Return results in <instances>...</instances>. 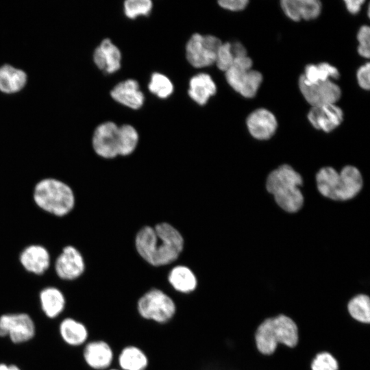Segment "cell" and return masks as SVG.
<instances>
[{"label": "cell", "mask_w": 370, "mask_h": 370, "mask_svg": "<svg viewBox=\"0 0 370 370\" xmlns=\"http://www.w3.org/2000/svg\"><path fill=\"white\" fill-rule=\"evenodd\" d=\"M153 3L150 0H127L123 3L124 14L130 19L150 14Z\"/></svg>", "instance_id": "cell-29"}, {"label": "cell", "mask_w": 370, "mask_h": 370, "mask_svg": "<svg viewBox=\"0 0 370 370\" xmlns=\"http://www.w3.org/2000/svg\"><path fill=\"white\" fill-rule=\"evenodd\" d=\"M32 199L39 209L60 218L69 215L75 206V193L71 186L53 177L42 178L36 183Z\"/></svg>", "instance_id": "cell-2"}, {"label": "cell", "mask_w": 370, "mask_h": 370, "mask_svg": "<svg viewBox=\"0 0 370 370\" xmlns=\"http://www.w3.org/2000/svg\"><path fill=\"white\" fill-rule=\"evenodd\" d=\"M138 254L153 267L165 266L175 261L183 250L184 238L180 232L167 223L154 227L145 226L135 238Z\"/></svg>", "instance_id": "cell-1"}, {"label": "cell", "mask_w": 370, "mask_h": 370, "mask_svg": "<svg viewBox=\"0 0 370 370\" xmlns=\"http://www.w3.org/2000/svg\"><path fill=\"white\" fill-rule=\"evenodd\" d=\"M251 59L246 56L236 58L232 65L225 72L227 84L238 92L241 84L247 73L251 69Z\"/></svg>", "instance_id": "cell-25"}, {"label": "cell", "mask_w": 370, "mask_h": 370, "mask_svg": "<svg viewBox=\"0 0 370 370\" xmlns=\"http://www.w3.org/2000/svg\"><path fill=\"white\" fill-rule=\"evenodd\" d=\"M369 69L370 64L367 62L359 68L356 74L359 86L365 90H369L370 87Z\"/></svg>", "instance_id": "cell-35"}, {"label": "cell", "mask_w": 370, "mask_h": 370, "mask_svg": "<svg viewBox=\"0 0 370 370\" xmlns=\"http://www.w3.org/2000/svg\"><path fill=\"white\" fill-rule=\"evenodd\" d=\"M35 334V325L25 313L5 314L0 317V336H9L14 343L32 339Z\"/></svg>", "instance_id": "cell-9"}, {"label": "cell", "mask_w": 370, "mask_h": 370, "mask_svg": "<svg viewBox=\"0 0 370 370\" xmlns=\"http://www.w3.org/2000/svg\"><path fill=\"white\" fill-rule=\"evenodd\" d=\"M54 269L56 275L64 280H74L81 277L86 269L84 256L75 246L67 245L57 256Z\"/></svg>", "instance_id": "cell-11"}, {"label": "cell", "mask_w": 370, "mask_h": 370, "mask_svg": "<svg viewBox=\"0 0 370 370\" xmlns=\"http://www.w3.org/2000/svg\"><path fill=\"white\" fill-rule=\"evenodd\" d=\"M95 153L103 158L111 159L119 156V126L112 121L98 125L92 136Z\"/></svg>", "instance_id": "cell-10"}, {"label": "cell", "mask_w": 370, "mask_h": 370, "mask_svg": "<svg viewBox=\"0 0 370 370\" xmlns=\"http://www.w3.org/2000/svg\"><path fill=\"white\" fill-rule=\"evenodd\" d=\"M117 367L122 370H147L149 358L140 347L130 344L123 347L116 356Z\"/></svg>", "instance_id": "cell-20"}, {"label": "cell", "mask_w": 370, "mask_h": 370, "mask_svg": "<svg viewBox=\"0 0 370 370\" xmlns=\"http://www.w3.org/2000/svg\"><path fill=\"white\" fill-rule=\"evenodd\" d=\"M281 7L284 14L294 21L314 19L321 12V3L318 0H282Z\"/></svg>", "instance_id": "cell-19"}, {"label": "cell", "mask_w": 370, "mask_h": 370, "mask_svg": "<svg viewBox=\"0 0 370 370\" xmlns=\"http://www.w3.org/2000/svg\"><path fill=\"white\" fill-rule=\"evenodd\" d=\"M150 92L160 99H167L173 92V84L170 79L165 75L155 72L153 73L148 84Z\"/></svg>", "instance_id": "cell-28"}, {"label": "cell", "mask_w": 370, "mask_h": 370, "mask_svg": "<svg viewBox=\"0 0 370 370\" xmlns=\"http://www.w3.org/2000/svg\"><path fill=\"white\" fill-rule=\"evenodd\" d=\"M216 93L217 85L209 74L199 73L190 79L188 95L198 105H206Z\"/></svg>", "instance_id": "cell-21"}, {"label": "cell", "mask_w": 370, "mask_h": 370, "mask_svg": "<svg viewBox=\"0 0 370 370\" xmlns=\"http://www.w3.org/2000/svg\"><path fill=\"white\" fill-rule=\"evenodd\" d=\"M262 82L261 73L251 69L244 77L238 93L245 98H252L256 95Z\"/></svg>", "instance_id": "cell-30"}, {"label": "cell", "mask_w": 370, "mask_h": 370, "mask_svg": "<svg viewBox=\"0 0 370 370\" xmlns=\"http://www.w3.org/2000/svg\"><path fill=\"white\" fill-rule=\"evenodd\" d=\"M221 40L213 35L193 34L186 44V58L197 69L210 66L215 63L217 53Z\"/></svg>", "instance_id": "cell-7"}, {"label": "cell", "mask_w": 370, "mask_h": 370, "mask_svg": "<svg viewBox=\"0 0 370 370\" xmlns=\"http://www.w3.org/2000/svg\"><path fill=\"white\" fill-rule=\"evenodd\" d=\"M136 310L143 319L159 325L171 322L177 312L174 299L164 291L151 288L136 300Z\"/></svg>", "instance_id": "cell-6"}, {"label": "cell", "mask_w": 370, "mask_h": 370, "mask_svg": "<svg viewBox=\"0 0 370 370\" xmlns=\"http://www.w3.org/2000/svg\"><path fill=\"white\" fill-rule=\"evenodd\" d=\"M167 280L171 288L182 295L191 294L198 286V280L195 273L184 265L173 267L169 272Z\"/></svg>", "instance_id": "cell-22"}, {"label": "cell", "mask_w": 370, "mask_h": 370, "mask_svg": "<svg viewBox=\"0 0 370 370\" xmlns=\"http://www.w3.org/2000/svg\"><path fill=\"white\" fill-rule=\"evenodd\" d=\"M299 341L297 324L291 317L278 314L264 319L255 332V343L258 352L263 355H271L278 344L288 347H295Z\"/></svg>", "instance_id": "cell-5"}, {"label": "cell", "mask_w": 370, "mask_h": 370, "mask_svg": "<svg viewBox=\"0 0 370 370\" xmlns=\"http://www.w3.org/2000/svg\"><path fill=\"white\" fill-rule=\"evenodd\" d=\"M92 61L100 71L112 74L121 66V53L110 39L106 38L94 49Z\"/></svg>", "instance_id": "cell-16"}, {"label": "cell", "mask_w": 370, "mask_h": 370, "mask_svg": "<svg viewBox=\"0 0 370 370\" xmlns=\"http://www.w3.org/2000/svg\"><path fill=\"white\" fill-rule=\"evenodd\" d=\"M308 119L314 128L329 132L341 125L343 112L336 104L314 106L309 111Z\"/></svg>", "instance_id": "cell-15"}, {"label": "cell", "mask_w": 370, "mask_h": 370, "mask_svg": "<svg viewBox=\"0 0 370 370\" xmlns=\"http://www.w3.org/2000/svg\"><path fill=\"white\" fill-rule=\"evenodd\" d=\"M18 260L23 269L30 273L42 275L51 264V255L46 247L41 244H29L18 255Z\"/></svg>", "instance_id": "cell-13"}, {"label": "cell", "mask_w": 370, "mask_h": 370, "mask_svg": "<svg viewBox=\"0 0 370 370\" xmlns=\"http://www.w3.org/2000/svg\"><path fill=\"white\" fill-rule=\"evenodd\" d=\"M59 330L64 341L71 346L84 345L88 338L89 333L86 326L73 318L62 320Z\"/></svg>", "instance_id": "cell-23"}, {"label": "cell", "mask_w": 370, "mask_h": 370, "mask_svg": "<svg viewBox=\"0 0 370 370\" xmlns=\"http://www.w3.org/2000/svg\"><path fill=\"white\" fill-rule=\"evenodd\" d=\"M349 315L358 322H370V299L368 295L359 294L352 297L347 304Z\"/></svg>", "instance_id": "cell-26"}, {"label": "cell", "mask_w": 370, "mask_h": 370, "mask_svg": "<svg viewBox=\"0 0 370 370\" xmlns=\"http://www.w3.org/2000/svg\"><path fill=\"white\" fill-rule=\"evenodd\" d=\"M247 0H220L218 4L223 9L231 11H241L244 10L248 5Z\"/></svg>", "instance_id": "cell-36"}, {"label": "cell", "mask_w": 370, "mask_h": 370, "mask_svg": "<svg viewBox=\"0 0 370 370\" xmlns=\"http://www.w3.org/2000/svg\"><path fill=\"white\" fill-rule=\"evenodd\" d=\"M302 182L301 176L293 168L282 164L269 174L266 188L281 208L293 213L299 210L304 204L299 189Z\"/></svg>", "instance_id": "cell-4"}, {"label": "cell", "mask_w": 370, "mask_h": 370, "mask_svg": "<svg viewBox=\"0 0 370 370\" xmlns=\"http://www.w3.org/2000/svg\"><path fill=\"white\" fill-rule=\"evenodd\" d=\"M246 124L250 134L256 139L264 140L275 134L278 122L274 114L265 108H259L249 114Z\"/></svg>", "instance_id": "cell-14"}, {"label": "cell", "mask_w": 370, "mask_h": 370, "mask_svg": "<svg viewBox=\"0 0 370 370\" xmlns=\"http://www.w3.org/2000/svg\"><path fill=\"white\" fill-rule=\"evenodd\" d=\"M138 134L131 125L119 126V156H128L134 152L138 143Z\"/></svg>", "instance_id": "cell-27"}, {"label": "cell", "mask_w": 370, "mask_h": 370, "mask_svg": "<svg viewBox=\"0 0 370 370\" xmlns=\"http://www.w3.org/2000/svg\"><path fill=\"white\" fill-rule=\"evenodd\" d=\"M347 10L352 14H357L362 5L365 3L363 0H345V1Z\"/></svg>", "instance_id": "cell-37"}, {"label": "cell", "mask_w": 370, "mask_h": 370, "mask_svg": "<svg viewBox=\"0 0 370 370\" xmlns=\"http://www.w3.org/2000/svg\"><path fill=\"white\" fill-rule=\"evenodd\" d=\"M28 74L22 68L11 63L0 65V92L14 95L22 91L28 83Z\"/></svg>", "instance_id": "cell-18"}, {"label": "cell", "mask_w": 370, "mask_h": 370, "mask_svg": "<svg viewBox=\"0 0 370 370\" xmlns=\"http://www.w3.org/2000/svg\"><path fill=\"white\" fill-rule=\"evenodd\" d=\"M83 358L94 370H108L113 366L116 354L112 345L104 340H94L85 344Z\"/></svg>", "instance_id": "cell-12"}, {"label": "cell", "mask_w": 370, "mask_h": 370, "mask_svg": "<svg viewBox=\"0 0 370 370\" xmlns=\"http://www.w3.org/2000/svg\"><path fill=\"white\" fill-rule=\"evenodd\" d=\"M318 75L320 82L330 80V78L337 79L339 77L338 69L328 62H321L317 64Z\"/></svg>", "instance_id": "cell-34"}, {"label": "cell", "mask_w": 370, "mask_h": 370, "mask_svg": "<svg viewBox=\"0 0 370 370\" xmlns=\"http://www.w3.org/2000/svg\"><path fill=\"white\" fill-rule=\"evenodd\" d=\"M311 370H338L337 360L329 352L318 353L312 360Z\"/></svg>", "instance_id": "cell-31"}, {"label": "cell", "mask_w": 370, "mask_h": 370, "mask_svg": "<svg viewBox=\"0 0 370 370\" xmlns=\"http://www.w3.org/2000/svg\"><path fill=\"white\" fill-rule=\"evenodd\" d=\"M234 59L230 42H224L217 51L214 64L219 70L225 72L232 65Z\"/></svg>", "instance_id": "cell-32"}, {"label": "cell", "mask_w": 370, "mask_h": 370, "mask_svg": "<svg viewBox=\"0 0 370 370\" xmlns=\"http://www.w3.org/2000/svg\"><path fill=\"white\" fill-rule=\"evenodd\" d=\"M0 370H21L17 366L14 365H6L4 363L0 364Z\"/></svg>", "instance_id": "cell-39"}, {"label": "cell", "mask_w": 370, "mask_h": 370, "mask_svg": "<svg viewBox=\"0 0 370 370\" xmlns=\"http://www.w3.org/2000/svg\"><path fill=\"white\" fill-rule=\"evenodd\" d=\"M108 370H122L121 369L119 368L118 367H112L111 368L108 369Z\"/></svg>", "instance_id": "cell-40"}, {"label": "cell", "mask_w": 370, "mask_h": 370, "mask_svg": "<svg viewBox=\"0 0 370 370\" xmlns=\"http://www.w3.org/2000/svg\"><path fill=\"white\" fill-rule=\"evenodd\" d=\"M41 308L45 315L51 319L57 317L65 306V297L63 293L54 286L43 288L39 295Z\"/></svg>", "instance_id": "cell-24"}, {"label": "cell", "mask_w": 370, "mask_h": 370, "mask_svg": "<svg viewBox=\"0 0 370 370\" xmlns=\"http://www.w3.org/2000/svg\"><path fill=\"white\" fill-rule=\"evenodd\" d=\"M110 94L117 103L133 110L140 109L145 102V95L140 90L139 84L134 79L118 83Z\"/></svg>", "instance_id": "cell-17"}, {"label": "cell", "mask_w": 370, "mask_h": 370, "mask_svg": "<svg viewBox=\"0 0 370 370\" xmlns=\"http://www.w3.org/2000/svg\"><path fill=\"white\" fill-rule=\"evenodd\" d=\"M359 42L358 52L361 56L369 58L370 56V27L368 25L362 26L357 34Z\"/></svg>", "instance_id": "cell-33"}, {"label": "cell", "mask_w": 370, "mask_h": 370, "mask_svg": "<svg viewBox=\"0 0 370 370\" xmlns=\"http://www.w3.org/2000/svg\"><path fill=\"white\" fill-rule=\"evenodd\" d=\"M230 45L231 51L234 58L247 56L245 47L240 42H234Z\"/></svg>", "instance_id": "cell-38"}, {"label": "cell", "mask_w": 370, "mask_h": 370, "mask_svg": "<svg viewBox=\"0 0 370 370\" xmlns=\"http://www.w3.org/2000/svg\"><path fill=\"white\" fill-rule=\"evenodd\" d=\"M316 183L323 196L335 201H347L358 194L363 182L359 170L347 165L340 173L331 166L321 169L316 175Z\"/></svg>", "instance_id": "cell-3"}, {"label": "cell", "mask_w": 370, "mask_h": 370, "mask_svg": "<svg viewBox=\"0 0 370 370\" xmlns=\"http://www.w3.org/2000/svg\"><path fill=\"white\" fill-rule=\"evenodd\" d=\"M299 86L302 95L312 107L336 104L341 95L339 86L330 79L310 84L301 75Z\"/></svg>", "instance_id": "cell-8"}]
</instances>
